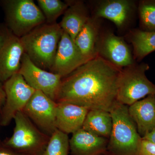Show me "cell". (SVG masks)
Listing matches in <instances>:
<instances>
[{"mask_svg": "<svg viewBox=\"0 0 155 155\" xmlns=\"http://www.w3.org/2000/svg\"><path fill=\"white\" fill-rule=\"evenodd\" d=\"M122 69L98 55L62 78L56 102L110 112Z\"/></svg>", "mask_w": 155, "mask_h": 155, "instance_id": "cell-1", "label": "cell"}, {"mask_svg": "<svg viewBox=\"0 0 155 155\" xmlns=\"http://www.w3.org/2000/svg\"><path fill=\"white\" fill-rule=\"evenodd\" d=\"M63 31L57 22L39 25L20 38L25 53L37 66L50 71Z\"/></svg>", "mask_w": 155, "mask_h": 155, "instance_id": "cell-2", "label": "cell"}, {"mask_svg": "<svg viewBox=\"0 0 155 155\" xmlns=\"http://www.w3.org/2000/svg\"><path fill=\"white\" fill-rule=\"evenodd\" d=\"M113 125L107 151L112 155H138L142 137L128 112V106L116 101L110 111Z\"/></svg>", "mask_w": 155, "mask_h": 155, "instance_id": "cell-3", "label": "cell"}, {"mask_svg": "<svg viewBox=\"0 0 155 155\" xmlns=\"http://www.w3.org/2000/svg\"><path fill=\"white\" fill-rule=\"evenodd\" d=\"M0 3L6 26L19 38L46 22L41 10L32 0H3Z\"/></svg>", "mask_w": 155, "mask_h": 155, "instance_id": "cell-4", "label": "cell"}, {"mask_svg": "<svg viewBox=\"0 0 155 155\" xmlns=\"http://www.w3.org/2000/svg\"><path fill=\"white\" fill-rule=\"evenodd\" d=\"M14 119V132L4 140L5 144L23 154L42 155L51 137L40 130L22 111L17 113Z\"/></svg>", "mask_w": 155, "mask_h": 155, "instance_id": "cell-5", "label": "cell"}, {"mask_svg": "<svg viewBox=\"0 0 155 155\" xmlns=\"http://www.w3.org/2000/svg\"><path fill=\"white\" fill-rule=\"evenodd\" d=\"M149 68L145 63H135L122 69L118 82L117 101L129 106L149 95L155 94V84L146 75Z\"/></svg>", "mask_w": 155, "mask_h": 155, "instance_id": "cell-6", "label": "cell"}, {"mask_svg": "<svg viewBox=\"0 0 155 155\" xmlns=\"http://www.w3.org/2000/svg\"><path fill=\"white\" fill-rule=\"evenodd\" d=\"M6 100L0 117V124L7 126L17 113L23 110L35 92L22 75L16 73L4 83Z\"/></svg>", "mask_w": 155, "mask_h": 155, "instance_id": "cell-7", "label": "cell"}, {"mask_svg": "<svg viewBox=\"0 0 155 155\" xmlns=\"http://www.w3.org/2000/svg\"><path fill=\"white\" fill-rule=\"evenodd\" d=\"M20 38L16 36L5 25L0 27V82L4 83L18 73L24 54Z\"/></svg>", "mask_w": 155, "mask_h": 155, "instance_id": "cell-8", "label": "cell"}, {"mask_svg": "<svg viewBox=\"0 0 155 155\" xmlns=\"http://www.w3.org/2000/svg\"><path fill=\"white\" fill-rule=\"evenodd\" d=\"M58 103L40 91H35L23 109V113L43 132L51 137L57 130Z\"/></svg>", "mask_w": 155, "mask_h": 155, "instance_id": "cell-9", "label": "cell"}, {"mask_svg": "<svg viewBox=\"0 0 155 155\" xmlns=\"http://www.w3.org/2000/svg\"><path fill=\"white\" fill-rule=\"evenodd\" d=\"M19 73L31 87L56 101L63 78L61 75L38 67L25 53L22 56Z\"/></svg>", "mask_w": 155, "mask_h": 155, "instance_id": "cell-10", "label": "cell"}, {"mask_svg": "<svg viewBox=\"0 0 155 155\" xmlns=\"http://www.w3.org/2000/svg\"><path fill=\"white\" fill-rule=\"evenodd\" d=\"M86 62L75 42L63 31L50 72L64 78Z\"/></svg>", "mask_w": 155, "mask_h": 155, "instance_id": "cell-11", "label": "cell"}, {"mask_svg": "<svg viewBox=\"0 0 155 155\" xmlns=\"http://www.w3.org/2000/svg\"><path fill=\"white\" fill-rule=\"evenodd\" d=\"M98 54L120 69L135 63L133 53L124 39L111 32L100 38Z\"/></svg>", "mask_w": 155, "mask_h": 155, "instance_id": "cell-12", "label": "cell"}, {"mask_svg": "<svg viewBox=\"0 0 155 155\" xmlns=\"http://www.w3.org/2000/svg\"><path fill=\"white\" fill-rule=\"evenodd\" d=\"M136 10L134 1L130 0H104L98 2L94 17L104 18L114 22L117 28H123Z\"/></svg>", "mask_w": 155, "mask_h": 155, "instance_id": "cell-13", "label": "cell"}, {"mask_svg": "<svg viewBox=\"0 0 155 155\" xmlns=\"http://www.w3.org/2000/svg\"><path fill=\"white\" fill-rule=\"evenodd\" d=\"M128 112L143 138L155 128V94L149 95L128 106Z\"/></svg>", "mask_w": 155, "mask_h": 155, "instance_id": "cell-14", "label": "cell"}, {"mask_svg": "<svg viewBox=\"0 0 155 155\" xmlns=\"http://www.w3.org/2000/svg\"><path fill=\"white\" fill-rule=\"evenodd\" d=\"M89 110L70 103H58L56 125L58 130L68 134L82 128Z\"/></svg>", "mask_w": 155, "mask_h": 155, "instance_id": "cell-15", "label": "cell"}, {"mask_svg": "<svg viewBox=\"0 0 155 155\" xmlns=\"http://www.w3.org/2000/svg\"><path fill=\"white\" fill-rule=\"evenodd\" d=\"M109 139L80 129L69 139L71 155H102L107 153Z\"/></svg>", "mask_w": 155, "mask_h": 155, "instance_id": "cell-16", "label": "cell"}, {"mask_svg": "<svg viewBox=\"0 0 155 155\" xmlns=\"http://www.w3.org/2000/svg\"><path fill=\"white\" fill-rule=\"evenodd\" d=\"M97 18L90 17L75 38V42L85 61H90L98 55L100 25Z\"/></svg>", "mask_w": 155, "mask_h": 155, "instance_id": "cell-17", "label": "cell"}, {"mask_svg": "<svg viewBox=\"0 0 155 155\" xmlns=\"http://www.w3.org/2000/svg\"><path fill=\"white\" fill-rule=\"evenodd\" d=\"M69 7L64 12L59 23L62 30L73 41L90 18L88 11L82 1H68Z\"/></svg>", "mask_w": 155, "mask_h": 155, "instance_id": "cell-18", "label": "cell"}, {"mask_svg": "<svg viewBox=\"0 0 155 155\" xmlns=\"http://www.w3.org/2000/svg\"><path fill=\"white\" fill-rule=\"evenodd\" d=\"M113 125L110 112L99 110H89L82 129L100 137L109 139Z\"/></svg>", "mask_w": 155, "mask_h": 155, "instance_id": "cell-19", "label": "cell"}, {"mask_svg": "<svg viewBox=\"0 0 155 155\" xmlns=\"http://www.w3.org/2000/svg\"><path fill=\"white\" fill-rule=\"evenodd\" d=\"M135 61H140L155 51V32L134 29L129 33Z\"/></svg>", "mask_w": 155, "mask_h": 155, "instance_id": "cell-20", "label": "cell"}, {"mask_svg": "<svg viewBox=\"0 0 155 155\" xmlns=\"http://www.w3.org/2000/svg\"><path fill=\"white\" fill-rule=\"evenodd\" d=\"M41 9L48 24L56 23L58 17L64 13L69 7L68 2L60 0H38Z\"/></svg>", "mask_w": 155, "mask_h": 155, "instance_id": "cell-21", "label": "cell"}, {"mask_svg": "<svg viewBox=\"0 0 155 155\" xmlns=\"http://www.w3.org/2000/svg\"><path fill=\"white\" fill-rule=\"evenodd\" d=\"M141 30L155 32V0H142L138 3Z\"/></svg>", "mask_w": 155, "mask_h": 155, "instance_id": "cell-22", "label": "cell"}, {"mask_svg": "<svg viewBox=\"0 0 155 155\" xmlns=\"http://www.w3.org/2000/svg\"><path fill=\"white\" fill-rule=\"evenodd\" d=\"M69 151L68 134L57 129L50 137L42 155H68Z\"/></svg>", "mask_w": 155, "mask_h": 155, "instance_id": "cell-23", "label": "cell"}, {"mask_svg": "<svg viewBox=\"0 0 155 155\" xmlns=\"http://www.w3.org/2000/svg\"><path fill=\"white\" fill-rule=\"evenodd\" d=\"M138 155H155V143L142 138Z\"/></svg>", "mask_w": 155, "mask_h": 155, "instance_id": "cell-24", "label": "cell"}, {"mask_svg": "<svg viewBox=\"0 0 155 155\" xmlns=\"http://www.w3.org/2000/svg\"><path fill=\"white\" fill-rule=\"evenodd\" d=\"M0 155H26L16 151L0 140Z\"/></svg>", "mask_w": 155, "mask_h": 155, "instance_id": "cell-25", "label": "cell"}, {"mask_svg": "<svg viewBox=\"0 0 155 155\" xmlns=\"http://www.w3.org/2000/svg\"><path fill=\"white\" fill-rule=\"evenodd\" d=\"M6 100V94L4 89V84L0 82V117L3 106Z\"/></svg>", "mask_w": 155, "mask_h": 155, "instance_id": "cell-26", "label": "cell"}, {"mask_svg": "<svg viewBox=\"0 0 155 155\" xmlns=\"http://www.w3.org/2000/svg\"><path fill=\"white\" fill-rule=\"evenodd\" d=\"M142 138L147 140L155 143V128H154L149 133L147 134L145 136Z\"/></svg>", "mask_w": 155, "mask_h": 155, "instance_id": "cell-27", "label": "cell"}, {"mask_svg": "<svg viewBox=\"0 0 155 155\" xmlns=\"http://www.w3.org/2000/svg\"><path fill=\"white\" fill-rule=\"evenodd\" d=\"M102 155H112L110 154L109 153H108L107 152V153H105L104 154Z\"/></svg>", "mask_w": 155, "mask_h": 155, "instance_id": "cell-28", "label": "cell"}]
</instances>
